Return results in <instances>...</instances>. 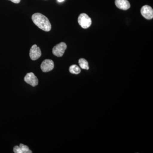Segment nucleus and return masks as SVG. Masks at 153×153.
Wrapping results in <instances>:
<instances>
[{"label":"nucleus","mask_w":153,"mask_h":153,"mask_svg":"<svg viewBox=\"0 0 153 153\" xmlns=\"http://www.w3.org/2000/svg\"><path fill=\"white\" fill-rule=\"evenodd\" d=\"M9 1H10L15 4H19V3H20L21 0H9Z\"/></svg>","instance_id":"f8f14e48"},{"label":"nucleus","mask_w":153,"mask_h":153,"mask_svg":"<svg viewBox=\"0 0 153 153\" xmlns=\"http://www.w3.org/2000/svg\"><path fill=\"white\" fill-rule=\"evenodd\" d=\"M13 151L15 153H32V151L29 149L27 146L23 144H20L19 146H15Z\"/></svg>","instance_id":"1a4fd4ad"},{"label":"nucleus","mask_w":153,"mask_h":153,"mask_svg":"<svg viewBox=\"0 0 153 153\" xmlns=\"http://www.w3.org/2000/svg\"><path fill=\"white\" fill-rule=\"evenodd\" d=\"M33 23L38 28L46 32H49L51 30V25L47 17L40 13L34 14L32 17Z\"/></svg>","instance_id":"f257e3e1"},{"label":"nucleus","mask_w":153,"mask_h":153,"mask_svg":"<svg viewBox=\"0 0 153 153\" xmlns=\"http://www.w3.org/2000/svg\"><path fill=\"white\" fill-rule=\"evenodd\" d=\"M141 14L145 19L150 20L153 18V9L149 5L143 6L141 9Z\"/></svg>","instance_id":"20e7f679"},{"label":"nucleus","mask_w":153,"mask_h":153,"mask_svg":"<svg viewBox=\"0 0 153 153\" xmlns=\"http://www.w3.org/2000/svg\"><path fill=\"white\" fill-rule=\"evenodd\" d=\"M54 67V62L53 60L49 59H46L44 60L41 65V69L44 72L52 71Z\"/></svg>","instance_id":"0eeeda50"},{"label":"nucleus","mask_w":153,"mask_h":153,"mask_svg":"<svg viewBox=\"0 0 153 153\" xmlns=\"http://www.w3.org/2000/svg\"><path fill=\"white\" fill-rule=\"evenodd\" d=\"M79 64L80 68L82 69H86V70H88L89 69L88 62L84 58H80L79 59Z\"/></svg>","instance_id":"9d476101"},{"label":"nucleus","mask_w":153,"mask_h":153,"mask_svg":"<svg viewBox=\"0 0 153 153\" xmlns=\"http://www.w3.org/2000/svg\"><path fill=\"white\" fill-rule=\"evenodd\" d=\"M41 55V49L37 47L36 44L33 45L30 49V58L33 60H36L40 58Z\"/></svg>","instance_id":"423d86ee"},{"label":"nucleus","mask_w":153,"mask_h":153,"mask_svg":"<svg viewBox=\"0 0 153 153\" xmlns=\"http://www.w3.org/2000/svg\"><path fill=\"white\" fill-rule=\"evenodd\" d=\"M78 22L79 25L83 29H87L91 25V20L87 14H80L78 18Z\"/></svg>","instance_id":"f03ea898"},{"label":"nucleus","mask_w":153,"mask_h":153,"mask_svg":"<svg viewBox=\"0 0 153 153\" xmlns=\"http://www.w3.org/2000/svg\"><path fill=\"white\" fill-rule=\"evenodd\" d=\"M57 1L59 2H62L63 1H64V0H57Z\"/></svg>","instance_id":"ddd939ff"},{"label":"nucleus","mask_w":153,"mask_h":153,"mask_svg":"<svg viewBox=\"0 0 153 153\" xmlns=\"http://www.w3.org/2000/svg\"><path fill=\"white\" fill-rule=\"evenodd\" d=\"M116 6L121 10H126L130 7V4L128 0H115Z\"/></svg>","instance_id":"6e6552de"},{"label":"nucleus","mask_w":153,"mask_h":153,"mask_svg":"<svg viewBox=\"0 0 153 153\" xmlns=\"http://www.w3.org/2000/svg\"><path fill=\"white\" fill-rule=\"evenodd\" d=\"M25 81L33 87L38 85V78L33 72H30L26 74L25 77Z\"/></svg>","instance_id":"39448f33"},{"label":"nucleus","mask_w":153,"mask_h":153,"mask_svg":"<svg viewBox=\"0 0 153 153\" xmlns=\"http://www.w3.org/2000/svg\"><path fill=\"white\" fill-rule=\"evenodd\" d=\"M69 71L71 74H77L80 73L81 69L77 65H72L69 67Z\"/></svg>","instance_id":"9b49d317"},{"label":"nucleus","mask_w":153,"mask_h":153,"mask_svg":"<svg viewBox=\"0 0 153 153\" xmlns=\"http://www.w3.org/2000/svg\"><path fill=\"white\" fill-rule=\"evenodd\" d=\"M67 48V45L66 43L61 42L57 44L53 47L52 49V53L53 55L57 57H61L64 54L65 50Z\"/></svg>","instance_id":"7ed1b4c3"}]
</instances>
